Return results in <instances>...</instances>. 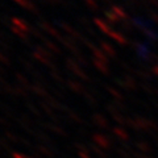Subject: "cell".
<instances>
[{"label": "cell", "mask_w": 158, "mask_h": 158, "mask_svg": "<svg viewBox=\"0 0 158 158\" xmlns=\"http://www.w3.org/2000/svg\"><path fill=\"white\" fill-rule=\"evenodd\" d=\"M16 2H17L19 4H21V6H23L24 8H27V9H34V7H33V4H31V3H28V2H25V0H16Z\"/></svg>", "instance_id": "cell-1"}]
</instances>
